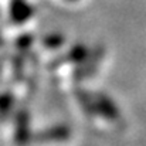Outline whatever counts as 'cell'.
<instances>
[{
    "label": "cell",
    "mask_w": 146,
    "mask_h": 146,
    "mask_svg": "<svg viewBox=\"0 0 146 146\" xmlns=\"http://www.w3.org/2000/svg\"><path fill=\"white\" fill-rule=\"evenodd\" d=\"M70 136V129L67 126H55L50 128L44 133L40 135V141L43 142H54V141H65Z\"/></svg>",
    "instance_id": "cell-1"
},
{
    "label": "cell",
    "mask_w": 146,
    "mask_h": 146,
    "mask_svg": "<svg viewBox=\"0 0 146 146\" xmlns=\"http://www.w3.org/2000/svg\"><path fill=\"white\" fill-rule=\"evenodd\" d=\"M70 1H74V0H70Z\"/></svg>",
    "instance_id": "cell-3"
},
{
    "label": "cell",
    "mask_w": 146,
    "mask_h": 146,
    "mask_svg": "<svg viewBox=\"0 0 146 146\" xmlns=\"http://www.w3.org/2000/svg\"><path fill=\"white\" fill-rule=\"evenodd\" d=\"M98 109L102 112V115L108 119H116L118 118V109L115 108V105L112 104V101H109L106 97L99 95L98 97Z\"/></svg>",
    "instance_id": "cell-2"
}]
</instances>
